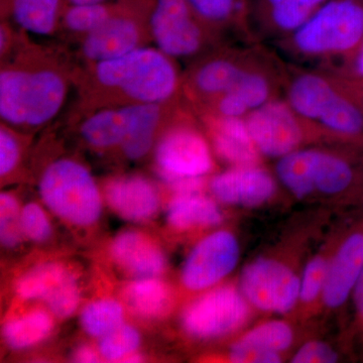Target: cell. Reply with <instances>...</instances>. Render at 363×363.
<instances>
[{
    "label": "cell",
    "instance_id": "cell-30",
    "mask_svg": "<svg viewBox=\"0 0 363 363\" xmlns=\"http://www.w3.org/2000/svg\"><path fill=\"white\" fill-rule=\"evenodd\" d=\"M51 312L35 309L9 320L2 329L4 342L13 350H25L43 342L54 329Z\"/></svg>",
    "mask_w": 363,
    "mask_h": 363
},
{
    "label": "cell",
    "instance_id": "cell-19",
    "mask_svg": "<svg viewBox=\"0 0 363 363\" xmlns=\"http://www.w3.org/2000/svg\"><path fill=\"white\" fill-rule=\"evenodd\" d=\"M277 83L272 71L259 62L241 77L233 89L204 107V114L227 117L247 116L276 98Z\"/></svg>",
    "mask_w": 363,
    "mask_h": 363
},
{
    "label": "cell",
    "instance_id": "cell-18",
    "mask_svg": "<svg viewBox=\"0 0 363 363\" xmlns=\"http://www.w3.org/2000/svg\"><path fill=\"white\" fill-rule=\"evenodd\" d=\"M104 198L117 216L135 223L152 220L161 207L156 185L142 175L111 179L105 184Z\"/></svg>",
    "mask_w": 363,
    "mask_h": 363
},
{
    "label": "cell",
    "instance_id": "cell-14",
    "mask_svg": "<svg viewBox=\"0 0 363 363\" xmlns=\"http://www.w3.org/2000/svg\"><path fill=\"white\" fill-rule=\"evenodd\" d=\"M363 272V217L336 236L321 303L339 311L350 302Z\"/></svg>",
    "mask_w": 363,
    "mask_h": 363
},
{
    "label": "cell",
    "instance_id": "cell-32",
    "mask_svg": "<svg viewBox=\"0 0 363 363\" xmlns=\"http://www.w3.org/2000/svg\"><path fill=\"white\" fill-rule=\"evenodd\" d=\"M124 323V309L118 301L100 298L83 308L80 325L87 335L101 338Z\"/></svg>",
    "mask_w": 363,
    "mask_h": 363
},
{
    "label": "cell",
    "instance_id": "cell-25",
    "mask_svg": "<svg viewBox=\"0 0 363 363\" xmlns=\"http://www.w3.org/2000/svg\"><path fill=\"white\" fill-rule=\"evenodd\" d=\"M167 222L179 231L211 228L223 221L218 201L200 193L174 195L166 211Z\"/></svg>",
    "mask_w": 363,
    "mask_h": 363
},
{
    "label": "cell",
    "instance_id": "cell-7",
    "mask_svg": "<svg viewBox=\"0 0 363 363\" xmlns=\"http://www.w3.org/2000/svg\"><path fill=\"white\" fill-rule=\"evenodd\" d=\"M252 309L240 286H216L184 308L181 327L196 340H217L242 329L252 318Z\"/></svg>",
    "mask_w": 363,
    "mask_h": 363
},
{
    "label": "cell",
    "instance_id": "cell-44",
    "mask_svg": "<svg viewBox=\"0 0 363 363\" xmlns=\"http://www.w3.org/2000/svg\"><path fill=\"white\" fill-rule=\"evenodd\" d=\"M67 4H88L98 2L111 1V0H66Z\"/></svg>",
    "mask_w": 363,
    "mask_h": 363
},
{
    "label": "cell",
    "instance_id": "cell-3",
    "mask_svg": "<svg viewBox=\"0 0 363 363\" xmlns=\"http://www.w3.org/2000/svg\"><path fill=\"white\" fill-rule=\"evenodd\" d=\"M359 161L344 152L302 147L278 160L276 177L298 199L330 197L353 202L359 188Z\"/></svg>",
    "mask_w": 363,
    "mask_h": 363
},
{
    "label": "cell",
    "instance_id": "cell-10",
    "mask_svg": "<svg viewBox=\"0 0 363 363\" xmlns=\"http://www.w3.org/2000/svg\"><path fill=\"white\" fill-rule=\"evenodd\" d=\"M155 166L164 183L206 178L214 169L213 150L206 138L186 121L169 124L155 145Z\"/></svg>",
    "mask_w": 363,
    "mask_h": 363
},
{
    "label": "cell",
    "instance_id": "cell-42",
    "mask_svg": "<svg viewBox=\"0 0 363 363\" xmlns=\"http://www.w3.org/2000/svg\"><path fill=\"white\" fill-rule=\"evenodd\" d=\"M342 77V76H341ZM346 82L350 85L351 89L355 93L358 99L363 104V80H353V79L345 78Z\"/></svg>",
    "mask_w": 363,
    "mask_h": 363
},
{
    "label": "cell",
    "instance_id": "cell-9",
    "mask_svg": "<svg viewBox=\"0 0 363 363\" xmlns=\"http://www.w3.org/2000/svg\"><path fill=\"white\" fill-rule=\"evenodd\" d=\"M301 274L276 257H257L243 267L238 286L253 309L286 315L298 304Z\"/></svg>",
    "mask_w": 363,
    "mask_h": 363
},
{
    "label": "cell",
    "instance_id": "cell-31",
    "mask_svg": "<svg viewBox=\"0 0 363 363\" xmlns=\"http://www.w3.org/2000/svg\"><path fill=\"white\" fill-rule=\"evenodd\" d=\"M119 0L88 4H67L59 30L76 35L79 40L94 32L116 11Z\"/></svg>",
    "mask_w": 363,
    "mask_h": 363
},
{
    "label": "cell",
    "instance_id": "cell-22",
    "mask_svg": "<svg viewBox=\"0 0 363 363\" xmlns=\"http://www.w3.org/2000/svg\"><path fill=\"white\" fill-rule=\"evenodd\" d=\"M175 101L164 104L128 105V135L121 145L123 156L130 161L147 157L166 128L167 119L175 116Z\"/></svg>",
    "mask_w": 363,
    "mask_h": 363
},
{
    "label": "cell",
    "instance_id": "cell-28",
    "mask_svg": "<svg viewBox=\"0 0 363 363\" xmlns=\"http://www.w3.org/2000/svg\"><path fill=\"white\" fill-rule=\"evenodd\" d=\"M295 331L285 320H269L245 332L231 344L229 352H259L283 355L292 347Z\"/></svg>",
    "mask_w": 363,
    "mask_h": 363
},
{
    "label": "cell",
    "instance_id": "cell-21",
    "mask_svg": "<svg viewBox=\"0 0 363 363\" xmlns=\"http://www.w3.org/2000/svg\"><path fill=\"white\" fill-rule=\"evenodd\" d=\"M213 152L230 167L260 164L259 154L243 117L204 114Z\"/></svg>",
    "mask_w": 363,
    "mask_h": 363
},
{
    "label": "cell",
    "instance_id": "cell-23",
    "mask_svg": "<svg viewBox=\"0 0 363 363\" xmlns=\"http://www.w3.org/2000/svg\"><path fill=\"white\" fill-rule=\"evenodd\" d=\"M341 84L340 76L302 72L289 83L286 102L301 118L314 126Z\"/></svg>",
    "mask_w": 363,
    "mask_h": 363
},
{
    "label": "cell",
    "instance_id": "cell-41",
    "mask_svg": "<svg viewBox=\"0 0 363 363\" xmlns=\"http://www.w3.org/2000/svg\"><path fill=\"white\" fill-rule=\"evenodd\" d=\"M72 359L75 362L92 363L101 362L102 357L100 355L99 351L95 350L91 346L81 345L77 347V350L74 351Z\"/></svg>",
    "mask_w": 363,
    "mask_h": 363
},
{
    "label": "cell",
    "instance_id": "cell-1",
    "mask_svg": "<svg viewBox=\"0 0 363 363\" xmlns=\"http://www.w3.org/2000/svg\"><path fill=\"white\" fill-rule=\"evenodd\" d=\"M75 70L59 52L23 38L13 54L1 60V123L21 133L39 130L63 108Z\"/></svg>",
    "mask_w": 363,
    "mask_h": 363
},
{
    "label": "cell",
    "instance_id": "cell-24",
    "mask_svg": "<svg viewBox=\"0 0 363 363\" xmlns=\"http://www.w3.org/2000/svg\"><path fill=\"white\" fill-rule=\"evenodd\" d=\"M66 6V0H1V18L25 33L48 37L59 32Z\"/></svg>",
    "mask_w": 363,
    "mask_h": 363
},
{
    "label": "cell",
    "instance_id": "cell-13",
    "mask_svg": "<svg viewBox=\"0 0 363 363\" xmlns=\"http://www.w3.org/2000/svg\"><path fill=\"white\" fill-rule=\"evenodd\" d=\"M16 293L23 300L43 301L60 319L77 311L81 300L77 276L61 262H45L26 272L16 281Z\"/></svg>",
    "mask_w": 363,
    "mask_h": 363
},
{
    "label": "cell",
    "instance_id": "cell-35",
    "mask_svg": "<svg viewBox=\"0 0 363 363\" xmlns=\"http://www.w3.org/2000/svg\"><path fill=\"white\" fill-rule=\"evenodd\" d=\"M21 208L11 193L0 195V241L6 248H14L23 240L21 224Z\"/></svg>",
    "mask_w": 363,
    "mask_h": 363
},
{
    "label": "cell",
    "instance_id": "cell-15",
    "mask_svg": "<svg viewBox=\"0 0 363 363\" xmlns=\"http://www.w3.org/2000/svg\"><path fill=\"white\" fill-rule=\"evenodd\" d=\"M196 62L187 75L185 88L189 97L202 108L233 89L255 64L257 57L242 52H212Z\"/></svg>",
    "mask_w": 363,
    "mask_h": 363
},
{
    "label": "cell",
    "instance_id": "cell-2",
    "mask_svg": "<svg viewBox=\"0 0 363 363\" xmlns=\"http://www.w3.org/2000/svg\"><path fill=\"white\" fill-rule=\"evenodd\" d=\"M84 67L75 70V83L90 112L104 107L175 101L182 88L174 59L149 45Z\"/></svg>",
    "mask_w": 363,
    "mask_h": 363
},
{
    "label": "cell",
    "instance_id": "cell-39",
    "mask_svg": "<svg viewBox=\"0 0 363 363\" xmlns=\"http://www.w3.org/2000/svg\"><path fill=\"white\" fill-rule=\"evenodd\" d=\"M353 308L351 339H355L363 350V272L350 298Z\"/></svg>",
    "mask_w": 363,
    "mask_h": 363
},
{
    "label": "cell",
    "instance_id": "cell-29",
    "mask_svg": "<svg viewBox=\"0 0 363 363\" xmlns=\"http://www.w3.org/2000/svg\"><path fill=\"white\" fill-rule=\"evenodd\" d=\"M193 11L218 37L226 30H250V0H186Z\"/></svg>",
    "mask_w": 363,
    "mask_h": 363
},
{
    "label": "cell",
    "instance_id": "cell-6",
    "mask_svg": "<svg viewBox=\"0 0 363 363\" xmlns=\"http://www.w3.org/2000/svg\"><path fill=\"white\" fill-rule=\"evenodd\" d=\"M154 0H119L104 25L79 42V56L86 64L123 57L152 42L150 13Z\"/></svg>",
    "mask_w": 363,
    "mask_h": 363
},
{
    "label": "cell",
    "instance_id": "cell-40",
    "mask_svg": "<svg viewBox=\"0 0 363 363\" xmlns=\"http://www.w3.org/2000/svg\"><path fill=\"white\" fill-rule=\"evenodd\" d=\"M342 77L363 80V40L351 56L344 60Z\"/></svg>",
    "mask_w": 363,
    "mask_h": 363
},
{
    "label": "cell",
    "instance_id": "cell-37",
    "mask_svg": "<svg viewBox=\"0 0 363 363\" xmlns=\"http://www.w3.org/2000/svg\"><path fill=\"white\" fill-rule=\"evenodd\" d=\"M23 155L21 131L1 123L0 126V176L2 180L13 175Z\"/></svg>",
    "mask_w": 363,
    "mask_h": 363
},
{
    "label": "cell",
    "instance_id": "cell-26",
    "mask_svg": "<svg viewBox=\"0 0 363 363\" xmlns=\"http://www.w3.org/2000/svg\"><path fill=\"white\" fill-rule=\"evenodd\" d=\"M128 105L104 107L91 111L80 124L79 133L83 142L92 149L108 150L121 147L128 135Z\"/></svg>",
    "mask_w": 363,
    "mask_h": 363
},
{
    "label": "cell",
    "instance_id": "cell-43",
    "mask_svg": "<svg viewBox=\"0 0 363 363\" xmlns=\"http://www.w3.org/2000/svg\"><path fill=\"white\" fill-rule=\"evenodd\" d=\"M353 202H363V157L359 161V188H358L357 194L355 196Z\"/></svg>",
    "mask_w": 363,
    "mask_h": 363
},
{
    "label": "cell",
    "instance_id": "cell-5",
    "mask_svg": "<svg viewBox=\"0 0 363 363\" xmlns=\"http://www.w3.org/2000/svg\"><path fill=\"white\" fill-rule=\"evenodd\" d=\"M40 199L72 226L90 227L101 218L104 197L94 177L77 160L61 157L48 164L39 181Z\"/></svg>",
    "mask_w": 363,
    "mask_h": 363
},
{
    "label": "cell",
    "instance_id": "cell-16",
    "mask_svg": "<svg viewBox=\"0 0 363 363\" xmlns=\"http://www.w3.org/2000/svg\"><path fill=\"white\" fill-rule=\"evenodd\" d=\"M278 179L260 164L230 167L208 183L216 201L238 207H259L278 192Z\"/></svg>",
    "mask_w": 363,
    "mask_h": 363
},
{
    "label": "cell",
    "instance_id": "cell-4",
    "mask_svg": "<svg viewBox=\"0 0 363 363\" xmlns=\"http://www.w3.org/2000/svg\"><path fill=\"white\" fill-rule=\"evenodd\" d=\"M362 40L363 0H329L279 43L297 58L345 60Z\"/></svg>",
    "mask_w": 363,
    "mask_h": 363
},
{
    "label": "cell",
    "instance_id": "cell-20",
    "mask_svg": "<svg viewBox=\"0 0 363 363\" xmlns=\"http://www.w3.org/2000/svg\"><path fill=\"white\" fill-rule=\"evenodd\" d=\"M111 257L133 279L160 277L167 269L166 255L157 241L135 229L117 234L111 245Z\"/></svg>",
    "mask_w": 363,
    "mask_h": 363
},
{
    "label": "cell",
    "instance_id": "cell-33",
    "mask_svg": "<svg viewBox=\"0 0 363 363\" xmlns=\"http://www.w3.org/2000/svg\"><path fill=\"white\" fill-rule=\"evenodd\" d=\"M334 243L335 241L330 243V247L313 255L301 274L298 306L304 311L312 310L317 303L321 302Z\"/></svg>",
    "mask_w": 363,
    "mask_h": 363
},
{
    "label": "cell",
    "instance_id": "cell-11",
    "mask_svg": "<svg viewBox=\"0 0 363 363\" xmlns=\"http://www.w3.org/2000/svg\"><path fill=\"white\" fill-rule=\"evenodd\" d=\"M245 118L259 154L271 159L279 160L302 149L312 133L311 128H314L301 118L286 100L278 98L250 112Z\"/></svg>",
    "mask_w": 363,
    "mask_h": 363
},
{
    "label": "cell",
    "instance_id": "cell-27",
    "mask_svg": "<svg viewBox=\"0 0 363 363\" xmlns=\"http://www.w3.org/2000/svg\"><path fill=\"white\" fill-rule=\"evenodd\" d=\"M123 297L128 309L145 320L161 319L174 304L171 288L160 277L133 279L124 286Z\"/></svg>",
    "mask_w": 363,
    "mask_h": 363
},
{
    "label": "cell",
    "instance_id": "cell-8",
    "mask_svg": "<svg viewBox=\"0 0 363 363\" xmlns=\"http://www.w3.org/2000/svg\"><path fill=\"white\" fill-rule=\"evenodd\" d=\"M149 26L152 42L174 60L201 58L218 38L186 0H154Z\"/></svg>",
    "mask_w": 363,
    "mask_h": 363
},
{
    "label": "cell",
    "instance_id": "cell-34",
    "mask_svg": "<svg viewBox=\"0 0 363 363\" xmlns=\"http://www.w3.org/2000/svg\"><path fill=\"white\" fill-rule=\"evenodd\" d=\"M142 336L133 325L123 323L104 337L99 338L98 351L102 359L111 362H123L125 358L138 352Z\"/></svg>",
    "mask_w": 363,
    "mask_h": 363
},
{
    "label": "cell",
    "instance_id": "cell-38",
    "mask_svg": "<svg viewBox=\"0 0 363 363\" xmlns=\"http://www.w3.org/2000/svg\"><path fill=\"white\" fill-rule=\"evenodd\" d=\"M340 359L339 351L322 340H310L298 347L291 357L294 363H334Z\"/></svg>",
    "mask_w": 363,
    "mask_h": 363
},
{
    "label": "cell",
    "instance_id": "cell-17",
    "mask_svg": "<svg viewBox=\"0 0 363 363\" xmlns=\"http://www.w3.org/2000/svg\"><path fill=\"white\" fill-rule=\"evenodd\" d=\"M329 0H250L248 23L260 37L285 40Z\"/></svg>",
    "mask_w": 363,
    "mask_h": 363
},
{
    "label": "cell",
    "instance_id": "cell-36",
    "mask_svg": "<svg viewBox=\"0 0 363 363\" xmlns=\"http://www.w3.org/2000/svg\"><path fill=\"white\" fill-rule=\"evenodd\" d=\"M21 230L23 238L35 243H43L52 236V227L44 208L30 202L21 208Z\"/></svg>",
    "mask_w": 363,
    "mask_h": 363
},
{
    "label": "cell",
    "instance_id": "cell-12",
    "mask_svg": "<svg viewBox=\"0 0 363 363\" xmlns=\"http://www.w3.org/2000/svg\"><path fill=\"white\" fill-rule=\"evenodd\" d=\"M240 245L233 231L219 229L198 241L184 262L182 286L189 292H205L218 286L238 267Z\"/></svg>",
    "mask_w": 363,
    "mask_h": 363
}]
</instances>
